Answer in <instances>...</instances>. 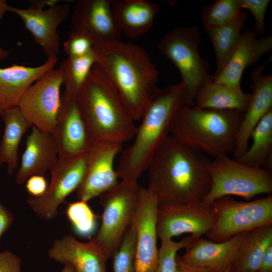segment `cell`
Returning a JSON list of instances; mask_svg holds the SVG:
<instances>
[{
    "label": "cell",
    "instance_id": "e0dca14e",
    "mask_svg": "<svg viewBox=\"0 0 272 272\" xmlns=\"http://www.w3.org/2000/svg\"><path fill=\"white\" fill-rule=\"evenodd\" d=\"M270 60L271 58H269L251 73L252 93L239 128L232 153L233 159H238L246 151L253 130L263 117L272 110V75L264 73Z\"/></svg>",
    "mask_w": 272,
    "mask_h": 272
},
{
    "label": "cell",
    "instance_id": "d6a6232c",
    "mask_svg": "<svg viewBox=\"0 0 272 272\" xmlns=\"http://www.w3.org/2000/svg\"><path fill=\"white\" fill-rule=\"evenodd\" d=\"M137 231L132 223L113 256V272H135L134 257Z\"/></svg>",
    "mask_w": 272,
    "mask_h": 272
},
{
    "label": "cell",
    "instance_id": "b9f144b4",
    "mask_svg": "<svg viewBox=\"0 0 272 272\" xmlns=\"http://www.w3.org/2000/svg\"><path fill=\"white\" fill-rule=\"evenodd\" d=\"M10 6L5 0H0V21L6 12H9Z\"/></svg>",
    "mask_w": 272,
    "mask_h": 272
},
{
    "label": "cell",
    "instance_id": "e575fe53",
    "mask_svg": "<svg viewBox=\"0 0 272 272\" xmlns=\"http://www.w3.org/2000/svg\"><path fill=\"white\" fill-rule=\"evenodd\" d=\"M94 45L93 39L86 32L71 29L63 43V49L68 56H81L93 50Z\"/></svg>",
    "mask_w": 272,
    "mask_h": 272
},
{
    "label": "cell",
    "instance_id": "83f0119b",
    "mask_svg": "<svg viewBox=\"0 0 272 272\" xmlns=\"http://www.w3.org/2000/svg\"><path fill=\"white\" fill-rule=\"evenodd\" d=\"M247 16V13L242 11L235 20L227 25L203 26L211 40L216 58V69L212 78L218 76L227 63L240 40Z\"/></svg>",
    "mask_w": 272,
    "mask_h": 272
},
{
    "label": "cell",
    "instance_id": "f35d334b",
    "mask_svg": "<svg viewBox=\"0 0 272 272\" xmlns=\"http://www.w3.org/2000/svg\"><path fill=\"white\" fill-rule=\"evenodd\" d=\"M13 213L0 202V238L14 221Z\"/></svg>",
    "mask_w": 272,
    "mask_h": 272
},
{
    "label": "cell",
    "instance_id": "ab89813d",
    "mask_svg": "<svg viewBox=\"0 0 272 272\" xmlns=\"http://www.w3.org/2000/svg\"><path fill=\"white\" fill-rule=\"evenodd\" d=\"M258 272H272V243L262 256Z\"/></svg>",
    "mask_w": 272,
    "mask_h": 272
},
{
    "label": "cell",
    "instance_id": "f6af8a7d",
    "mask_svg": "<svg viewBox=\"0 0 272 272\" xmlns=\"http://www.w3.org/2000/svg\"><path fill=\"white\" fill-rule=\"evenodd\" d=\"M258 272V271H257Z\"/></svg>",
    "mask_w": 272,
    "mask_h": 272
},
{
    "label": "cell",
    "instance_id": "9c48e42d",
    "mask_svg": "<svg viewBox=\"0 0 272 272\" xmlns=\"http://www.w3.org/2000/svg\"><path fill=\"white\" fill-rule=\"evenodd\" d=\"M211 206L216 213V221L206 235L215 242H224L237 234L272 224L271 194L247 201L224 196Z\"/></svg>",
    "mask_w": 272,
    "mask_h": 272
},
{
    "label": "cell",
    "instance_id": "7c38bea8",
    "mask_svg": "<svg viewBox=\"0 0 272 272\" xmlns=\"http://www.w3.org/2000/svg\"><path fill=\"white\" fill-rule=\"evenodd\" d=\"M216 217L212 206L202 201L159 207L156 216L157 237L161 241L185 233L196 238L201 237L212 228Z\"/></svg>",
    "mask_w": 272,
    "mask_h": 272
},
{
    "label": "cell",
    "instance_id": "cb8c5ba5",
    "mask_svg": "<svg viewBox=\"0 0 272 272\" xmlns=\"http://www.w3.org/2000/svg\"><path fill=\"white\" fill-rule=\"evenodd\" d=\"M160 10L158 4L146 0L112 1V10L118 28L131 38L148 33Z\"/></svg>",
    "mask_w": 272,
    "mask_h": 272
},
{
    "label": "cell",
    "instance_id": "7402d4cb",
    "mask_svg": "<svg viewBox=\"0 0 272 272\" xmlns=\"http://www.w3.org/2000/svg\"><path fill=\"white\" fill-rule=\"evenodd\" d=\"M22 155L15 182L22 184L33 175H43L56 165L58 159L56 147L51 133L31 126Z\"/></svg>",
    "mask_w": 272,
    "mask_h": 272
},
{
    "label": "cell",
    "instance_id": "44dd1931",
    "mask_svg": "<svg viewBox=\"0 0 272 272\" xmlns=\"http://www.w3.org/2000/svg\"><path fill=\"white\" fill-rule=\"evenodd\" d=\"M48 256L56 262L70 263L76 272H107V259L102 249L92 240L82 242L72 235H65L53 242Z\"/></svg>",
    "mask_w": 272,
    "mask_h": 272
},
{
    "label": "cell",
    "instance_id": "74e56055",
    "mask_svg": "<svg viewBox=\"0 0 272 272\" xmlns=\"http://www.w3.org/2000/svg\"><path fill=\"white\" fill-rule=\"evenodd\" d=\"M25 188L30 196L39 197L46 191L48 184L43 175H33L30 177L25 182Z\"/></svg>",
    "mask_w": 272,
    "mask_h": 272
},
{
    "label": "cell",
    "instance_id": "5b68a950",
    "mask_svg": "<svg viewBox=\"0 0 272 272\" xmlns=\"http://www.w3.org/2000/svg\"><path fill=\"white\" fill-rule=\"evenodd\" d=\"M243 115L237 111L185 104L174 119L170 135L214 158L228 155L235 149Z\"/></svg>",
    "mask_w": 272,
    "mask_h": 272
},
{
    "label": "cell",
    "instance_id": "ac0fdd59",
    "mask_svg": "<svg viewBox=\"0 0 272 272\" xmlns=\"http://www.w3.org/2000/svg\"><path fill=\"white\" fill-rule=\"evenodd\" d=\"M248 232L222 242L197 238L185 248L184 254L179 257L185 263L210 272H231L233 261Z\"/></svg>",
    "mask_w": 272,
    "mask_h": 272
},
{
    "label": "cell",
    "instance_id": "1f68e13d",
    "mask_svg": "<svg viewBox=\"0 0 272 272\" xmlns=\"http://www.w3.org/2000/svg\"><path fill=\"white\" fill-rule=\"evenodd\" d=\"M87 201L80 200L68 205L66 215L75 231L82 236L93 233L98 218L94 214Z\"/></svg>",
    "mask_w": 272,
    "mask_h": 272
},
{
    "label": "cell",
    "instance_id": "30bf717a",
    "mask_svg": "<svg viewBox=\"0 0 272 272\" xmlns=\"http://www.w3.org/2000/svg\"><path fill=\"white\" fill-rule=\"evenodd\" d=\"M62 85L59 67L50 70L26 91L17 107L31 126L52 133L61 105Z\"/></svg>",
    "mask_w": 272,
    "mask_h": 272
},
{
    "label": "cell",
    "instance_id": "d590c367",
    "mask_svg": "<svg viewBox=\"0 0 272 272\" xmlns=\"http://www.w3.org/2000/svg\"><path fill=\"white\" fill-rule=\"evenodd\" d=\"M270 2L269 0H240L242 10H249L254 17L255 24L253 32L260 37H262L265 30V15Z\"/></svg>",
    "mask_w": 272,
    "mask_h": 272
},
{
    "label": "cell",
    "instance_id": "8992f818",
    "mask_svg": "<svg viewBox=\"0 0 272 272\" xmlns=\"http://www.w3.org/2000/svg\"><path fill=\"white\" fill-rule=\"evenodd\" d=\"M200 42L198 26H180L166 34L157 44L158 51L178 70L188 106L194 105L197 91L213 80L209 62L199 53Z\"/></svg>",
    "mask_w": 272,
    "mask_h": 272
},
{
    "label": "cell",
    "instance_id": "ba28073f",
    "mask_svg": "<svg viewBox=\"0 0 272 272\" xmlns=\"http://www.w3.org/2000/svg\"><path fill=\"white\" fill-rule=\"evenodd\" d=\"M141 188L138 183L120 180L99 196L103 210L101 224L92 240L102 249L107 259L117 250L132 223Z\"/></svg>",
    "mask_w": 272,
    "mask_h": 272
},
{
    "label": "cell",
    "instance_id": "d4e9b609",
    "mask_svg": "<svg viewBox=\"0 0 272 272\" xmlns=\"http://www.w3.org/2000/svg\"><path fill=\"white\" fill-rule=\"evenodd\" d=\"M250 96V94L234 90L212 80L197 91L193 106L199 109L234 110L244 114Z\"/></svg>",
    "mask_w": 272,
    "mask_h": 272
},
{
    "label": "cell",
    "instance_id": "f1b7e54d",
    "mask_svg": "<svg viewBox=\"0 0 272 272\" xmlns=\"http://www.w3.org/2000/svg\"><path fill=\"white\" fill-rule=\"evenodd\" d=\"M252 143L238 159L248 165L261 168L272 153V110L267 112L253 130Z\"/></svg>",
    "mask_w": 272,
    "mask_h": 272
},
{
    "label": "cell",
    "instance_id": "6da1fadb",
    "mask_svg": "<svg viewBox=\"0 0 272 272\" xmlns=\"http://www.w3.org/2000/svg\"><path fill=\"white\" fill-rule=\"evenodd\" d=\"M210 162L202 152L170 135L149 163L147 189L159 207L202 201L211 187Z\"/></svg>",
    "mask_w": 272,
    "mask_h": 272
},
{
    "label": "cell",
    "instance_id": "484cf974",
    "mask_svg": "<svg viewBox=\"0 0 272 272\" xmlns=\"http://www.w3.org/2000/svg\"><path fill=\"white\" fill-rule=\"evenodd\" d=\"M4 122V131L0 141V166L6 164L9 175L18 165V149L20 142L31 124L18 107L8 109L1 116Z\"/></svg>",
    "mask_w": 272,
    "mask_h": 272
},
{
    "label": "cell",
    "instance_id": "7a4b0ae2",
    "mask_svg": "<svg viewBox=\"0 0 272 272\" xmlns=\"http://www.w3.org/2000/svg\"><path fill=\"white\" fill-rule=\"evenodd\" d=\"M97 64L117 90L134 121L141 119L159 89V73L140 46L119 40L96 42Z\"/></svg>",
    "mask_w": 272,
    "mask_h": 272
},
{
    "label": "cell",
    "instance_id": "4316f807",
    "mask_svg": "<svg viewBox=\"0 0 272 272\" xmlns=\"http://www.w3.org/2000/svg\"><path fill=\"white\" fill-rule=\"evenodd\" d=\"M272 243V224L247 232L233 261L231 272H257L262 256Z\"/></svg>",
    "mask_w": 272,
    "mask_h": 272
},
{
    "label": "cell",
    "instance_id": "836d02e7",
    "mask_svg": "<svg viewBox=\"0 0 272 272\" xmlns=\"http://www.w3.org/2000/svg\"><path fill=\"white\" fill-rule=\"evenodd\" d=\"M196 238L191 235L179 241L172 239L161 241L158 249V263L155 272H177L176 256L177 252L185 248Z\"/></svg>",
    "mask_w": 272,
    "mask_h": 272
},
{
    "label": "cell",
    "instance_id": "60d3db41",
    "mask_svg": "<svg viewBox=\"0 0 272 272\" xmlns=\"http://www.w3.org/2000/svg\"><path fill=\"white\" fill-rule=\"evenodd\" d=\"M177 272H210L202 268H199L182 261L177 255L176 256Z\"/></svg>",
    "mask_w": 272,
    "mask_h": 272
},
{
    "label": "cell",
    "instance_id": "5bb4252c",
    "mask_svg": "<svg viewBox=\"0 0 272 272\" xmlns=\"http://www.w3.org/2000/svg\"><path fill=\"white\" fill-rule=\"evenodd\" d=\"M158 202L147 188L141 187L132 221L137 240L134 257L135 272H155L158 260L156 216Z\"/></svg>",
    "mask_w": 272,
    "mask_h": 272
},
{
    "label": "cell",
    "instance_id": "4fadbf2b",
    "mask_svg": "<svg viewBox=\"0 0 272 272\" xmlns=\"http://www.w3.org/2000/svg\"><path fill=\"white\" fill-rule=\"evenodd\" d=\"M122 144L100 142L90 144L86 151L85 175L77 190V198L88 202L115 186L118 176L114 167Z\"/></svg>",
    "mask_w": 272,
    "mask_h": 272
},
{
    "label": "cell",
    "instance_id": "8d00e7d4",
    "mask_svg": "<svg viewBox=\"0 0 272 272\" xmlns=\"http://www.w3.org/2000/svg\"><path fill=\"white\" fill-rule=\"evenodd\" d=\"M20 257L9 250L0 252V272H21Z\"/></svg>",
    "mask_w": 272,
    "mask_h": 272
},
{
    "label": "cell",
    "instance_id": "ffe728a7",
    "mask_svg": "<svg viewBox=\"0 0 272 272\" xmlns=\"http://www.w3.org/2000/svg\"><path fill=\"white\" fill-rule=\"evenodd\" d=\"M272 50V35L257 38L253 31L245 30L222 72L213 80L236 91H242L240 82L245 70Z\"/></svg>",
    "mask_w": 272,
    "mask_h": 272
},
{
    "label": "cell",
    "instance_id": "4dcf8cb0",
    "mask_svg": "<svg viewBox=\"0 0 272 272\" xmlns=\"http://www.w3.org/2000/svg\"><path fill=\"white\" fill-rule=\"evenodd\" d=\"M240 0H217L201 11L203 26H221L235 20L242 11Z\"/></svg>",
    "mask_w": 272,
    "mask_h": 272
},
{
    "label": "cell",
    "instance_id": "52a82bcc",
    "mask_svg": "<svg viewBox=\"0 0 272 272\" xmlns=\"http://www.w3.org/2000/svg\"><path fill=\"white\" fill-rule=\"evenodd\" d=\"M209 172L211 187L202 201L209 205L224 196L236 195L249 200L257 195L272 192L271 171L248 165L227 155L211 160Z\"/></svg>",
    "mask_w": 272,
    "mask_h": 272
},
{
    "label": "cell",
    "instance_id": "d6986e66",
    "mask_svg": "<svg viewBox=\"0 0 272 272\" xmlns=\"http://www.w3.org/2000/svg\"><path fill=\"white\" fill-rule=\"evenodd\" d=\"M72 29L88 34L96 42L119 40L121 32L114 20L110 0H80L71 17Z\"/></svg>",
    "mask_w": 272,
    "mask_h": 272
},
{
    "label": "cell",
    "instance_id": "277c9868",
    "mask_svg": "<svg viewBox=\"0 0 272 272\" xmlns=\"http://www.w3.org/2000/svg\"><path fill=\"white\" fill-rule=\"evenodd\" d=\"M76 99L91 144L109 142L122 144L133 138L137 128L134 121L117 90L97 63Z\"/></svg>",
    "mask_w": 272,
    "mask_h": 272
},
{
    "label": "cell",
    "instance_id": "f546056e",
    "mask_svg": "<svg viewBox=\"0 0 272 272\" xmlns=\"http://www.w3.org/2000/svg\"><path fill=\"white\" fill-rule=\"evenodd\" d=\"M97 63L94 49L81 56H67L61 62L64 92L77 96L86 81L94 65Z\"/></svg>",
    "mask_w": 272,
    "mask_h": 272
},
{
    "label": "cell",
    "instance_id": "3957f363",
    "mask_svg": "<svg viewBox=\"0 0 272 272\" xmlns=\"http://www.w3.org/2000/svg\"><path fill=\"white\" fill-rule=\"evenodd\" d=\"M186 104L182 83L159 89L148 106L133 139L122 153L116 171L121 180L138 183L154 154L170 135L174 119Z\"/></svg>",
    "mask_w": 272,
    "mask_h": 272
},
{
    "label": "cell",
    "instance_id": "ee69618b",
    "mask_svg": "<svg viewBox=\"0 0 272 272\" xmlns=\"http://www.w3.org/2000/svg\"><path fill=\"white\" fill-rule=\"evenodd\" d=\"M9 53L8 51L3 49L0 46V61L6 58L8 56Z\"/></svg>",
    "mask_w": 272,
    "mask_h": 272
},
{
    "label": "cell",
    "instance_id": "9a60e30c",
    "mask_svg": "<svg viewBox=\"0 0 272 272\" xmlns=\"http://www.w3.org/2000/svg\"><path fill=\"white\" fill-rule=\"evenodd\" d=\"M9 12L20 18L35 43L42 48L47 58L57 56L60 47V38L57 30L69 16L70 8L68 5L57 3L46 9L30 6L27 9L10 6Z\"/></svg>",
    "mask_w": 272,
    "mask_h": 272
},
{
    "label": "cell",
    "instance_id": "8fae6325",
    "mask_svg": "<svg viewBox=\"0 0 272 272\" xmlns=\"http://www.w3.org/2000/svg\"><path fill=\"white\" fill-rule=\"evenodd\" d=\"M86 162V152L71 158H58L50 171L51 181L45 192L27 199L29 207L38 217L49 221L56 217L59 205L82 183Z\"/></svg>",
    "mask_w": 272,
    "mask_h": 272
},
{
    "label": "cell",
    "instance_id": "7bdbcfd3",
    "mask_svg": "<svg viewBox=\"0 0 272 272\" xmlns=\"http://www.w3.org/2000/svg\"><path fill=\"white\" fill-rule=\"evenodd\" d=\"M64 265L60 272H76L74 267L70 263H66Z\"/></svg>",
    "mask_w": 272,
    "mask_h": 272
},
{
    "label": "cell",
    "instance_id": "603a6c76",
    "mask_svg": "<svg viewBox=\"0 0 272 272\" xmlns=\"http://www.w3.org/2000/svg\"><path fill=\"white\" fill-rule=\"evenodd\" d=\"M57 62V57L53 56L37 66L15 64L0 68V116L5 110L17 107L28 88L54 69Z\"/></svg>",
    "mask_w": 272,
    "mask_h": 272
},
{
    "label": "cell",
    "instance_id": "2e32d148",
    "mask_svg": "<svg viewBox=\"0 0 272 272\" xmlns=\"http://www.w3.org/2000/svg\"><path fill=\"white\" fill-rule=\"evenodd\" d=\"M76 97L63 92L55 125L51 133L59 159L84 153L91 144Z\"/></svg>",
    "mask_w": 272,
    "mask_h": 272
}]
</instances>
